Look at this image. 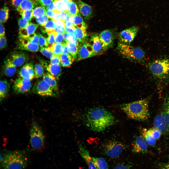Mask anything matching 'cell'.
<instances>
[{
    "mask_svg": "<svg viewBox=\"0 0 169 169\" xmlns=\"http://www.w3.org/2000/svg\"><path fill=\"white\" fill-rule=\"evenodd\" d=\"M38 26L37 24L32 23H29L25 28L19 30V39L28 38L30 35L34 33Z\"/></svg>",
    "mask_w": 169,
    "mask_h": 169,
    "instance_id": "21",
    "label": "cell"
},
{
    "mask_svg": "<svg viewBox=\"0 0 169 169\" xmlns=\"http://www.w3.org/2000/svg\"><path fill=\"white\" fill-rule=\"evenodd\" d=\"M23 0H12V3L14 6L17 7L20 5Z\"/></svg>",
    "mask_w": 169,
    "mask_h": 169,
    "instance_id": "58",
    "label": "cell"
},
{
    "mask_svg": "<svg viewBox=\"0 0 169 169\" xmlns=\"http://www.w3.org/2000/svg\"><path fill=\"white\" fill-rule=\"evenodd\" d=\"M28 38L30 42L32 43L37 44L38 42V35L35 33L30 35L28 37Z\"/></svg>",
    "mask_w": 169,
    "mask_h": 169,
    "instance_id": "51",
    "label": "cell"
},
{
    "mask_svg": "<svg viewBox=\"0 0 169 169\" xmlns=\"http://www.w3.org/2000/svg\"><path fill=\"white\" fill-rule=\"evenodd\" d=\"M55 41L56 43H60L63 45L66 44L67 42L64 38L63 33L56 31Z\"/></svg>",
    "mask_w": 169,
    "mask_h": 169,
    "instance_id": "47",
    "label": "cell"
},
{
    "mask_svg": "<svg viewBox=\"0 0 169 169\" xmlns=\"http://www.w3.org/2000/svg\"><path fill=\"white\" fill-rule=\"evenodd\" d=\"M120 107L131 119L143 121L147 119L149 116V101L147 99L123 104Z\"/></svg>",
    "mask_w": 169,
    "mask_h": 169,
    "instance_id": "2",
    "label": "cell"
},
{
    "mask_svg": "<svg viewBox=\"0 0 169 169\" xmlns=\"http://www.w3.org/2000/svg\"><path fill=\"white\" fill-rule=\"evenodd\" d=\"M30 22L23 18H20L18 20V23L19 30L24 29L29 23Z\"/></svg>",
    "mask_w": 169,
    "mask_h": 169,
    "instance_id": "49",
    "label": "cell"
},
{
    "mask_svg": "<svg viewBox=\"0 0 169 169\" xmlns=\"http://www.w3.org/2000/svg\"><path fill=\"white\" fill-rule=\"evenodd\" d=\"M45 7L46 9L49 10L53 11L55 9V7L54 2Z\"/></svg>",
    "mask_w": 169,
    "mask_h": 169,
    "instance_id": "56",
    "label": "cell"
},
{
    "mask_svg": "<svg viewBox=\"0 0 169 169\" xmlns=\"http://www.w3.org/2000/svg\"><path fill=\"white\" fill-rule=\"evenodd\" d=\"M66 45L69 54L75 59L77 57L78 45L69 41H67Z\"/></svg>",
    "mask_w": 169,
    "mask_h": 169,
    "instance_id": "32",
    "label": "cell"
},
{
    "mask_svg": "<svg viewBox=\"0 0 169 169\" xmlns=\"http://www.w3.org/2000/svg\"><path fill=\"white\" fill-rule=\"evenodd\" d=\"M163 108L160 113L163 119L162 124L157 128L162 134H169V96L164 102Z\"/></svg>",
    "mask_w": 169,
    "mask_h": 169,
    "instance_id": "10",
    "label": "cell"
},
{
    "mask_svg": "<svg viewBox=\"0 0 169 169\" xmlns=\"http://www.w3.org/2000/svg\"><path fill=\"white\" fill-rule=\"evenodd\" d=\"M139 29L137 26H133L124 29L117 34L119 42L130 45L136 36Z\"/></svg>",
    "mask_w": 169,
    "mask_h": 169,
    "instance_id": "7",
    "label": "cell"
},
{
    "mask_svg": "<svg viewBox=\"0 0 169 169\" xmlns=\"http://www.w3.org/2000/svg\"><path fill=\"white\" fill-rule=\"evenodd\" d=\"M28 159L26 152L23 150L10 151L0 155V167L4 169H24Z\"/></svg>",
    "mask_w": 169,
    "mask_h": 169,
    "instance_id": "3",
    "label": "cell"
},
{
    "mask_svg": "<svg viewBox=\"0 0 169 169\" xmlns=\"http://www.w3.org/2000/svg\"><path fill=\"white\" fill-rule=\"evenodd\" d=\"M36 4L35 2L32 0H23L16 10L19 12L24 10H32Z\"/></svg>",
    "mask_w": 169,
    "mask_h": 169,
    "instance_id": "26",
    "label": "cell"
},
{
    "mask_svg": "<svg viewBox=\"0 0 169 169\" xmlns=\"http://www.w3.org/2000/svg\"><path fill=\"white\" fill-rule=\"evenodd\" d=\"M74 29L71 27H65V31L67 32L73 34Z\"/></svg>",
    "mask_w": 169,
    "mask_h": 169,
    "instance_id": "60",
    "label": "cell"
},
{
    "mask_svg": "<svg viewBox=\"0 0 169 169\" xmlns=\"http://www.w3.org/2000/svg\"><path fill=\"white\" fill-rule=\"evenodd\" d=\"M90 44L95 56L101 54L106 50L100 38L99 34H96L92 37Z\"/></svg>",
    "mask_w": 169,
    "mask_h": 169,
    "instance_id": "15",
    "label": "cell"
},
{
    "mask_svg": "<svg viewBox=\"0 0 169 169\" xmlns=\"http://www.w3.org/2000/svg\"><path fill=\"white\" fill-rule=\"evenodd\" d=\"M44 67L41 63L35 64L34 66L35 77L38 78L42 77L43 74Z\"/></svg>",
    "mask_w": 169,
    "mask_h": 169,
    "instance_id": "38",
    "label": "cell"
},
{
    "mask_svg": "<svg viewBox=\"0 0 169 169\" xmlns=\"http://www.w3.org/2000/svg\"><path fill=\"white\" fill-rule=\"evenodd\" d=\"M79 146L80 154L87 163L89 168L96 169L93 163L92 157H91L88 151L81 144L79 145Z\"/></svg>",
    "mask_w": 169,
    "mask_h": 169,
    "instance_id": "20",
    "label": "cell"
},
{
    "mask_svg": "<svg viewBox=\"0 0 169 169\" xmlns=\"http://www.w3.org/2000/svg\"><path fill=\"white\" fill-rule=\"evenodd\" d=\"M54 0H38L37 2L42 6H46L54 2Z\"/></svg>",
    "mask_w": 169,
    "mask_h": 169,
    "instance_id": "53",
    "label": "cell"
},
{
    "mask_svg": "<svg viewBox=\"0 0 169 169\" xmlns=\"http://www.w3.org/2000/svg\"><path fill=\"white\" fill-rule=\"evenodd\" d=\"M48 72L58 80L61 74V69L60 64H47L44 67Z\"/></svg>",
    "mask_w": 169,
    "mask_h": 169,
    "instance_id": "22",
    "label": "cell"
},
{
    "mask_svg": "<svg viewBox=\"0 0 169 169\" xmlns=\"http://www.w3.org/2000/svg\"><path fill=\"white\" fill-rule=\"evenodd\" d=\"M40 51L44 55L50 59L54 56L50 49L48 47H40Z\"/></svg>",
    "mask_w": 169,
    "mask_h": 169,
    "instance_id": "45",
    "label": "cell"
},
{
    "mask_svg": "<svg viewBox=\"0 0 169 169\" xmlns=\"http://www.w3.org/2000/svg\"><path fill=\"white\" fill-rule=\"evenodd\" d=\"M42 27L41 30L42 32L45 33L48 31L55 30L56 24L52 19H50L47 21L44 26Z\"/></svg>",
    "mask_w": 169,
    "mask_h": 169,
    "instance_id": "36",
    "label": "cell"
},
{
    "mask_svg": "<svg viewBox=\"0 0 169 169\" xmlns=\"http://www.w3.org/2000/svg\"><path fill=\"white\" fill-rule=\"evenodd\" d=\"M60 63L64 67H69L75 59L69 54L63 53L60 56Z\"/></svg>",
    "mask_w": 169,
    "mask_h": 169,
    "instance_id": "30",
    "label": "cell"
},
{
    "mask_svg": "<svg viewBox=\"0 0 169 169\" xmlns=\"http://www.w3.org/2000/svg\"><path fill=\"white\" fill-rule=\"evenodd\" d=\"M29 135L30 143L33 149L39 150L43 148L45 144V136L41 127L35 122L31 124Z\"/></svg>",
    "mask_w": 169,
    "mask_h": 169,
    "instance_id": "6",
    "label": "cell"
},
{
    "mask_svg": "<svg viewBox=\"0 0 169 169\" xmlns=\"http://www.w3.org/2000/svg\"><path fill=\"white\" fill-rule=\"evenodd\" d=\"M55 23L56 27L55 30V31L63 33L65 31V27L64 20H59Z\"/></svg>",
    "mask_w": 169,
    "mask_h": 169,
    "instance_id": "41",
    "label": "cell"
},
{
    "mask_svg": "<svg viewBox=\"0 0 169 169\" xmlns=\"http://www.w3.org/2000/svg\"><path fill=\"white\" fill-rule=\"evenodd\" d=\"M92 159L93 164L96 169H108L107 163L103 158L93 157Z\"/></svg>",
    "mask_w": 169,
    "mask_h": 169,
    "instance_id": "31",
    "label": "cell"
},
{
    "mask_svg": "<svg viewBox=\"0 0 169 169\" xmlns=\"http://www.w3.org/2000/svg\"><path fill=\"white\" fill-rule=\"evenodd\" d=\"M128 167L125 165H120L116 166L115 169H128Z\"/></svg>",
    "mask_w": 169,
    "mask_h": 169,
    "instance_id": "62",
    "label": "cell"
},
{
    "mask_svg": "<svg viewBox=\"0 0 169 169\" xmlns=\"http://www.w3.org/2000/svg\"><path fill=\"white\" fill-rule=\"evenodd\" d=\"M63 53L69 54L66 45V44L63 45Z\"/></svg>",
    "mask_w": 169,
    "mask_h": 169,
    "instance_id": "61",
    "label": "cell"
},
{
    "mask_svg": "<svg viewBox=\"0 0 169 169\" xmlns=\"http://www.w3.org/2000/svg\"><path fill=\"white\" fill-rule=\"evenodd\" d=\"M16 67L12 61L8 58L4 61L2 67V71L4 74L6 76L12 77L15 74L16 72Z\"/></svg>",
    "mask_w": 169,
    "mask_h": 169,
    "instance_id": "19",
    "label": "cell"
},
{
    "mask_svg": "<svg viewBox=\"0 0 169 169\" xmlns=\"http://www.w3.org/2000/svg\"><path fill=\"white\" fill-rule=\"evenodd\" d=\"M149 70L155 77L159 79L169 77V58L163 57L157 59L150 63Z\"/></svg>",
    "mask_w": 169,
    "mask_h": 169,
    "instance_id": "5",
    "label": "cell"
},
{
    "mask_svg": "<svg viewBox=\"0 0 169 169\" xmlns=\"http://www.w3.org/2000/svg\"><path fill=\"white\" fill-rule=\"evenodd\" d=\"M85 118L86 126L90 130L97 132L103 131L114 124L115 121L114 116L110 112L100 107L89 109Z\"/></svg>",
    "mask_w": 169,
    "mask_h": 169,
    "instance_id": "1",
    "label": "cell"
},
{
    "mask_svg": "<svg viewBox=\"0 0 169 169\" xmlns=\"http://www.w3.org/2000/svg\"><path fill=\"white\" fill-rule=\"evenodd\" d=\"M163 167V169H169V162L165 164Z\"/></svg>",
    "mask_w": 169,
    "mask_h": 169,
    "instance_id": "63",
    "label": "cell"
},
{
    "mask_svg": "<svg viewBox=\"0 0 169 169\" xmlns=\"http://www.w3.org/2000/svg\"><path fill=\"white\" fill-rule=\"evenodd\" d=\"M36 21L37 23L41 26H43L48 20V17L46 15L39 18H36Z\"/></svg>",
    "mask_w": 169,
    "mask_h": 169,
    "instance_id": "50",
    "label": "cell"
},
{
    "mask_svg": "<svg viewBox=\"0 0 169 169\" xmlns=\"http://www.w3.org/2000/svg\"><path fill=\"white\" fill-rule=\"evenodd\" d=\"M32 10H26L19 12L22 18L30 22L32 18Z\"/></svg>",
    "mask_w": 169,
    "mask_h": 169,
    "instance_id": "44",
    "label": "cell"
},
{
    "mask_svg": "<svg viewBox=\"0 0 169 169\" xmlns=\"http://www.w3.org/2000/svg\"><path fill=\"white\" fill-rule=\"evenodd\" d=\"M9 11L8 8L6 6L4 7L1 9L0 17L1 23H4L8 20V18Z\"/></svg>",
    "mask_w": 169,
    "mask_h": 169,
    "instance_id": "40",
    "label": "cell"
},
{
    "mask_svg": "<svg viewBox=\"0 0 169 169\" xmlns=\"http://www.w3.org/2000/svg\"><path fill=\"white\" fill-rule=\"evenodd\" d=\"M63 0L65 1L66 2L72 1V0Z\"/></svg>",
    "mask_w": 169,
    "mask_h": 169,
    "instance_id": "64",
    "label": "cell"
},
{
    "mask_svg": "<svg viewBox=\"0 0 169 169\" xmlns=\"http://www.w3.org/2000/svg\"><path fill=\"white\" fill-rule=\"evenodd\" d=\"M0 37H3L4 36L5 32V29L3 24L0 23Z\"/></svg>",
    "mask_w": 169,
    "mask_h": 169,
    "instance_id": "59",
    "label": "cell"
},
{
    "mask_svg": "<svg viewBox=\"0 0 169 169\" xmlns=\"http://www.w3.org/2000/svg\"><path fill=\"white\" fill-rule=\"evenodd\" d=\"M68 14L66 12L55 13L52 19L55 22L61 19L65 21Z\"/></svg>",
    "mask_w": 169,
    "mask_h": 169,
    "instance_id": "46",
    "label": "cell"
},
{
    "mask_svg": "<svg viewBox=\"0 0 169 169\" xmlns=\"http://www.w3.org/2000/svg\"><path fill=\"white\" fill-rule=\"evenodd\" d=\"M48 35L46 39L48 44V47L50 48L55 43V37L56 31L55 30L48 31L47 32Z\"/></svg>",
    "mask_w": 169,
    "mask_h": 169,
    "instance_id": "37",
    "label": "cell"
},
{
    "mask_svg": "<svg viewBox=\"0 0 169 169\" xmlns=\"http://www.w3.org/2000/svg\"><path fill=\"white\" fill-rule=\"evenodd\" d=\"M10 85L6 80H1L0 83V101H2L8 94Z\"/></svg>",
    "mask_w": 169,
    "mask_h": 169,
    "instance_id": "27",
    "label": "cell"
},
{
    "mask_svg": "<svg viewBox=\"0 0 169 169\" xmlns=\"http://www.w3.org/2000/svg\"><path fill=\"white\" fill-rule=\"evenodd\" d=\"M30 81L21 77L17 79L13 86L14 92L17 94H20L29 92L31 87Z\"/></svg>",
    "mask_w": 169,
    "mask_h": 169,
    "instance_id": "11",
    "label": "cell"
},
{
    "mask_svg": "<svg viewBox=\"0 0 169 169\" xmlns=\"http://www.w3.org/2000/svg\"><path fill=\"white\" fill-rule=\"evenodd\" d=\"M147 130L145 129L143 130L142 135L147 144L150 146H153L156 143V139L149 135L147 132Z\"/></svg>",
    "mask_w": 169,
    "mask_h": 169,
    "instance_id": "39",
    "label": "cell"
},
{
    "mask_svg": "<svg viewBox=\"0 0 169 169\" xmlns=\"http://www.w3.org/2000/svg\"><path fill=\"white\" fill-rule=\"evenodd\" d=\"M43 80L49 84L54 92L58 91V87L57 80L49 73L48 72L43 74Z\"/></svg>",
    "mask_w": 169,
    "mask_h": 169,
    "instance_id": "24",
    "label": "cell"
},
{
    "mask_svg": "<svg viewBox=\"0 0 169 169\" xmlns=\"http://www.w3.org/2000/svg\"><path fill=\"white\" fill-rule=\"evenodd\" d=\"M19 41L18 46L19 49L33 52H37L39 49L38 45L30 42L28 37L19 39Z\"/></svg>",
    "mask_w": 169,
    "mask_h": 169,
    "instance_id": "18",
    "label": "cell"
},
{
    "mask_svg": "<svg viewBox=\"0 0 169 169\" xmlns=\"http://www.w3.org/2000/svg\"><path fill=\"white\" fill-rule=\"evenodd\" d=\"M65 27H71L75 28V26L70 20L65 22Z\"/></svg>",
    "mask_w": 169,
    "mask_h": 169,
    "instance_id": "57",
    "label": "cell"
},
{
    "mask_svg": "<svg viewBox=\"0 0 169 169\" xmlns=\"http://www.w3.org/2000/svg\"><path fill=\"white\" fill-rule=\"evenodd\" d=\"M77 3L80 12L84 18L86 19L90 18L92 12V7L81 0L78 1Z\"/></svg>",
    "mask_w": 169,
    "mask_h": 169,
    "instance_id": "23",
    "label": "cell"
},
{
    "mask_svg": "<svg viewBox=\"0 0 169 169\" xmlns=\"http://www.w3.org/2000/svg\"><path fill=\"white\" fill-rule=\"evenodd\" d=\"M55 9L53 11L55 13L64 12H67L68 9L67 2L63 0H54Z\"/></svg>",
    "mask_w": 169,
    "mask_h": 169,
    "instance_id": "28",
    "label": "cell"
},
{
    "mask_svg": "<svg viewBox=\"0 0 169 169\" xmlns=\"http://www.w3.org/2000/svg\"><path fill=\"white\" fill-rule=\"evenodd\" d=\"M64 38L66 41L73 43L78 45V40L73 34L65 31L63 33Z\"/></svg>",
    "mask_w": 169,
    "mask_h": 169,
    "instance_id": "42",
    "label": "cell"
},
{
    "mask_svg": "<svg viewBox=\"0 0 169 169\" xmlns=\"http://www.w3.org/2000/svg\"><path fill=\"white\" fill-rule=\"evenodd\" d=\"M70 20L75 26L86 29L87 25L79 14L71 16Z\"/></svg>",
    "mask_w": 169,
    "mask_h": 169,
    "instance_id": "29",
    "label": "cell"
},
{
    "mask_svg": "<svg viewBox=\"0 0 169 169\" xmlns=\"http://www.w3.org/2000/svg\"><path fill=\"white\" fill-rule=\"evenodd\" d=\"M86 29L75 26L73 35L79 42H85L87 37Z\"/></svg>",
    "mask_w": 169,
    "mask_h": 169,
    "instance_id": "25",
    "label": "cell"
},
{
    "mask_svg": "<svg viewBox=\"0 0 169 169\" xmlns=\"http://www.w3.org/2000/svg\"><path fill=\"white\" fill-rule=\"evenodd\" d=\"M8 58L16 67H19L28 61L29 56L24 52L15 51L11 53Z\"/></svg>",
    "mask_w": 169,
    "mask_h": 169,
    "instance_id": "14",
    "label": "cell"
},
{
    "mask_svg": "<svg viewBox=\"0 0 169 169\" xmlns=\"http://www.w3.org/2000/svg\"><path fill=\"white\" fill-rule=\"evenodd\" d=\"M99 35L106 50L112 47L115 36L114 30L111 29L104 30L99 34Z\"/></svg>",
    "mask_w": 169,
    "mask_h": 169,
    "instance_id": "12",
    "label": "cell"
},
{
    "mask_svg": "<svg viewBox=\"0 0 169 169\" xmlns=\"http://www.w3.org/2000/svg\"><path fill=\"white\" fill-rule=\"evenodd\" d=\"M81 43L78 46L77 60L95 56L90 43L85 42Z\"/></svg>",
    "mask_w": 169,
    "mask_h": 169,
    "instance_id": "13",
    "label": "cell"
},
{
    "mask_svg": "<svg viewBox=\"0 0 169 169\" xmlns=\"http://www.w3.org/2000/svg\"><path fill=\"white\" fill-rule=\"evenodd\" d=\"M55 14V13L53 11L46 9V15L48 18L52 19Z\"/></svg>",
    "mask_w": 169,
    "mask_h": 169,
    "instance_id": "55",
    "label": "cell"
},
{
    "mask_svg": "<svg viewBox=\"0 0 169 169\" xmlns=\"http://www.w3.org/2000/svg\"><path fill=\"white\" fill-rule=\"evenodd\" d=\"M117 49L123 57L131 61L141 62L145 57L144 51L139 47L131 46L119 42Z\"/></svg>",
    "mask_w": 169,
    "mask_h": 169,
    "instance_id": "4",
    "label": "cell"
},
{
    "mask_svg": "<svg viewBox=\"0 0 169 169\" xmlns=\"http://www.w3.org/2000/svg\"><path fill=\"white\" fill-rule=\"evenodd\" d=\"M50 49L55 55L60 56L63 53V45L60 43H55Z\"/></svg>",
    "mask_w": 169,
    "mask_h": 169,
    "instance_id": "35",
    "label": "cell"
},
{
    "mask_svg": "<svg viewBox=\"0 0 169 169\" xmlns=\"http://www.w3.org/2000/svg\"><path fill=\"white\" fill-rule=\"evenodd\" d=\"M46 8L45 6L42 5L35 7L32 10L33 18H38L45 15Z\"/></svg>",
    "mask_w": 169,
    "mask_h": 169,
    "instance_id": "34",
    "label": "cell"
},
{
    "mask_svg": "<svg viewBox=\"0 0 169 169\" xmlns=\"http://www.w3.org/2000/svg\"><path fill=\"white\" fill-rule=\"evenodd\" d=\"M20 77L30 81L35 77L34 67L32 62L26 64L21 68L19 73Z\"/></svg>",
    "mask_w": 169,
    "mask_h": 169,
    "instance_id": "16",
    "label": "cell"
},
{
    "mask_svg": "<svg viewBox=\"0 0 169 169\" xmlns=\"http://www.w3.org/2000/svg\"><path fill=\"white\" fill-rule=\"evenodd\" d=\"M147 132L149 135L156 139H159L161 134L160 131L155 127L147 130Z\"/></svg>",
    "mask_w": 169,
    "mask_h": 169,
    "instance_id": "43",
    "label": "cell"
},
{
    "mask_svg": "<svg viewBox=\"0 0 169 169\" xmlns=\"http://www.w3.org/2000/svg\"><path fill=\"white\" fill-rule=\"evenodd\" d=\"M68 4L67 13L71 16L79 13V10L76 4L72 1L67 2Z\"/></svg>",
    "mask_w": 169,
    "mask_h": 169,
    "instance_id": "33",
    "label": "cell"
},
{
    "mask_svg": "<svg viewBox=\"0 0 169 169\" xmlns=\"http://www.w3.org/2000/svg\"><path fill=\"white\" fill-rule=\"evenodd\" d=\"M32 90L33 93L42 96H53L55 95L54 91L43 80L36 82Z\"/></svg>",
    "mask_w": 169,
    "mask_h": 169,
    "instance_id": "8",
    "label": "cell"
},
{
    "mask_svg": "<svg viewBox=\"0 0 169 169\" xmlns=\"http://www.w3.org/2000/svg\"><path fill=\"white\" fill-rule=\"evenodd\" d=\"M147 146L146 141L141 136L138 137L133 145L132 150L135 153H144L146 152Z\"/></svg>",
    "mask_w": 169,
    "mask_h": 169,
    "instance_id": "17",
    "label": "cell"
},
{
    "mask_svg": "<svg viewBox=\"0 0 169 169\" xmlns=\"http://www.w3.org/2000/svg\"><path fill=\"white\" fill-rule=\"evenodd\" d=\"M124 148V146L122 143L116 141H112L105 145L104 150L105 154L108 156L116 158L121 154Z\"/></svg>",
    "mask_w": 169,
    "mask_h": 169,
    "instance_id": "9",
    "label": "cell"
},
{
    "mask_svg": "<svg viewBox=\"0 0 169 169\" xmlns=\"http://www.w3.org/2000/svg\"><path fill=\"white\" fill-rule=\"evenodd\" d=\"M50 62L51 64H60L61 62L60 56L54 55L53 58L50 59Z\"/></svg>",
    "mask_w": 169,
    "mask_h": 169,
    "instance_id": "54",
    "label": "cell"
},
{
    "mask_svg": "<svg viewBox=\"0 0 169 169\" xmlns=\"http://www.w3.org/2000/svg\"><path fill=\"white\" fill-rule=\"evenodd\" d=\"M38 44L40 47H47L48 44L46 39L41 34L38 35Z\"/></svg>",
    "mask_w": 169,
    "mask_h": 169,
    "instance_id": "48",
    "label": "cell"
},
{
    "mask_svg": "<svg viewBox=\"0 0 169 169\" xmlns=\"http://www.w3.org/2000/svg\"><path fill=\"white\" fill-rule=\"evenodd\" d=\"M7 39L4 36L0 37V49L2 50L6 47L7 46Z\"/></svg>",
    "mask_w": 169,
    "mask_h": 169,
    "instance_id": "52",
    "label": "cell"
}]
</instances>
